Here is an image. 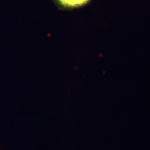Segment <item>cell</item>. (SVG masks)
<instances>
[{
  "mask_svg": "<svg viewBox=\"0 0 150 150\" xmlns=\"http://www.w3.org/2000/svg\"><path fill=\"white\" fill-rule=\"evenodd\" d=\"M91 0H54L55 4L60 9L72 10L88 5Z\"/></svg>",
  "mask_w": 150,
  "mask_h": 150,
  "instance_id": "1",
  "label": "cell"
}]
</instances>
